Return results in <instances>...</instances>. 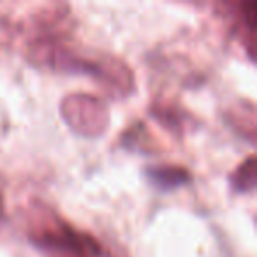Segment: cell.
<instances>
[{
	"label": "cell",
	"instance_id": "cell-2",
	"mask_svg": "<svg viewBox=\"0 0 257 257\" xmlns=\"http://www.w3.org/2000/svg\"><path fill=\"white\" fill-rule=\"evenodd\" d=\"M232 187L238 192H250L255 185V159L248 157L241 166L238 168V171L232 175L231 178Z\"/></svg>",
	"mask_w": 257,
	"mask_h": 257
},
{
	"label": "cell",
	"instance_id": "cell-1",
	"mask_svg": "<svg viewBox=\"0 0 257 257\" xmlns=\"http://www.w3.org/2000/svg\"><path fill=\"white\" fill-rule=\"evenodd\" d=\"M147 176L155 187L161 190H173L190 182V173L183 168L176 166H157V168H148Z\"/></svg>",
	"mask_w": 257,
	"mask_h": 257
}]
</instances>
